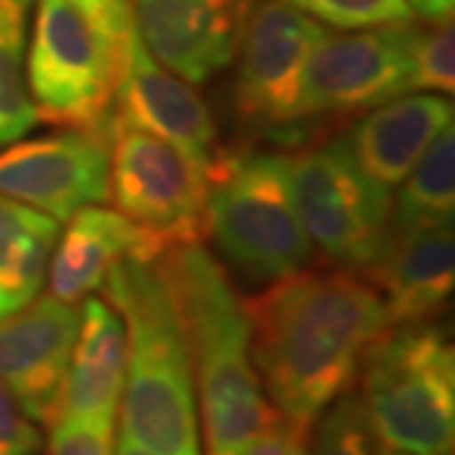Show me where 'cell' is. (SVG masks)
Listing matches in <instances>:
<instances>
[{
	"label": "cell",
	"instance_id": "5bb4252c",
	"mask_svg": "<svg viewBox=\"0 0 455 455\" xmlns=\"http://www.w3.org/2000/svg\"><path fill=\"white\" fill-rule=\"evenodd\" d=\"M147 51L190 84L212 79L235 56L245 0H130Z\"/></svg>",
	"mask_w": 455,
	"mask_h": 455
},
{
	"label": "cell",
	"instance_id": "cb8c5ba5",
	"mask_svg": "<svg viewBox=\"0 0 455 455\" xmlns=\"http://www.w3.org/2000/svg\"><path fill=\"white\" fill-rule=\"evenodd\" d=\"M453 20H433V26H418L412 49V92L453 94L455 68Z\"/></svg>",
	"mask_w": 455,
	"mask_h": 455
},
{
	"label": "cell",
	"instance_id": "5b68a950",
	"mask_svg": "<svg viewBox=\"0 0 455 455\" xmlns=\"http://www.w3.org/2000/svg\"><path fill=\"white\" fill-rule=\"evenodd\" d=\"M130 11V0H119L114 26L104 28L71 0H38L26 61L36 119L66 130H114L119 38Z\"/></svg>",
	"mask_w": 455,
	"mask_h": 455
},
{
	"label": "cell",
	"instance_id": "6da1fadb",
	"mask_svg": "<svg viewBox=\"0 0 455 455\" xmlns=\"http://www.w3.org/2000/svg\"><path fill=\"white\" fill-rule=\"evenodd\" d=\"M251 355L276 412L311 423L352 390L390 316L355 271H299L248 304Z\"/></svg>",
	"mask_w": 455,
	"mask_h": 455
},
{
	"label": "cell",
	"instance_id": "7402d4cb",
	"mask_svg": "<svg viewBox=\"0 0 455 455\" xmlns=\"http://www.w3.org/2000/svg\"><path fill=\"white\" fill-rule=\"evenodd\" d=\"M322 412L311 455H377V438L357 392H344Z\"/></svg>",
	"mask_w": 455,
	"mask_h": 455
},
{
	"label": "cell",
	"instance_id": "4dcf8cb0",
	"mask_svg": "<svg viewBox=\"0 0 455 455\" xmlns=\"http://www.w3.org/2000/svg\"><path fill=\"white\" fill-rule=\"evenodd\" d=\"M377 455H400V453H390V451H382V448L377 445Z\"/></svg>",
	"mask_w": 455,
	"mask_h": 455
},
{
	"label": "cell",
	"instance_id": "ffe728a7",
	"mask_svg": "<svg viewBox=\"0 0 455 455\" xmlns=\"http://www.w3.org/2000/svg\"><path fill=\"white\" fill-rule=\"evenodd\" d=\"M392 200L390 235L418 228L453 223L455 212V132L448 124L412 164Z\"/></svg>",
	"mask_w": 455,
	"mask_h": 455
},
{
	"label": "cell",
	"instance_id": "8fae6325",
	"mask_svg": "<svg viewBox=\"0 0 455 455\" xmlns=\"http://www.w3.org/2000/svg\"><path fill=\"white\" fill-rule=\"evenodd\" d=\"M119 122L140 127L180 149L211 182L226 157L208 104L196 89L164 68L142 44L134 16L119 38V84L114 99Z\"/></svg>",
	"mask_w": 455,
	"mask_h": 455
},
{
	"label": "cell",
	"instance_id": "8992f818",
	"mask_svg": "<svg viewBox=\"0 0 455 455\" xmlns=\"http://www.w3.org/2000/svg\"><path fill=\"white\" fill-rule=\"evenodd\" d=\"M208 233L251 278L274 283L304 271L314 243L293 205L291 157L226 152L211 180Z\"/></svg>",
	"mask_w": 455,
	"mask_h": 455
},
{
	"label": "cell",
	"instance_id": "52a82bcc",
	"mask_svg": "<svg viewBox=\"0 0 455 455\" xmlns=\"http://www.w3.org/2000/svg\"><path fill=\"white\" fill-rule=\"evenodd\" d=\"M291 196L311 243L334 263L367 274L385 253L392 193L359 170L344 140L293 155Z\"/></svg>",
	"mask_w": 455,
	"mask_h": 455
},
{
	"label": "cell",
	"instance_id": "9a60e30c",
	"mask_svg": "<svg viewBox=\"0 0 455 455\" xmlns=\"http://www.w3.org/2000/svg\"><path fill=\"white\" fill-rule=\"evenodd\" d=\"M367 276L382 296L392 326L427 322L453 293V223L390 235L385 253Z\"/></svg>",
	"mask_w": 455,
	"mask_h": 455
},
{
	"label": "cell",
	"instance_id": "f546056e",
	"mask_svg": "<svg viewBox=\"0 0 455 455\" xmlns=\"http://www.w3.org/2000/svg\"><path fill=\"white\" fill-rule=\"evenodd\" d=\"M114 455H155V453H149L147 448H142V445H137L134 440L122 435V438L116 440V445H114Z\"/></svg>",
	"mask_w": 455,
	"mask_h": 455
},
{
	"label": "cell",
	"instance_id": "2e32d148",
	"mask_svg": "<svg viewBox=\"0 0 455 455\" xmlns=\"http://www.w3.org/2000/svg\"><path fill=\"white\" fill-rule=\"evenodd\" d=\"M448 124H453L451 99L405 94L370 109L341 140L359 170L392 193Z\"/></svg>",
	"mask_w": 455,
	"mask_h": 455
},
{
	"label": "cell",
	"instance_id": "4316f807",
	"mask_svg": "<svg viewBox=\"0 0 455 455\" xmlns=\"http://www.w3.org/2000/svg\"><path fill=\"white\" fill-rule=\"evenodd\" d=\"M41 445L44 438L36 423L0 382V455H36Z\"/></svg>",
	"mask_w": 455,
	"mask_h": 455
},
{
	"label": "cell",
	"instance_id": "7a4b0ae2",
	"mask_svg": "<svg viewBox=\"0 0 455 455\" xmlns=\"http://www.w3.org/2000/svg\"><path fill=\"white\" fill-rule=\"evenodd\" d=\"M104 291L127 331L122 435L155 455H200L193 359L163 259L114 263Z\"/></svg>",
	"mask_w": 455,
	"mask_h": 455
},
{
	"label": "cell",
	"instance_id": "484cf974",
	"mask_svg": "<svg viewBox=\"0 0 455 455\" xmlns=\"http://www.w3.org/2000/svg\"><path fill=\"white\" fill-rule=\"evenodd\" d=\"M309 433L311 423L293 420L274 410L271 420L241 455H309Z\"/></svg>",
	"mask_w": 455,
	"mask_h": 455
},
{
	"label": "cell",
	"instance_id": "9c48e42d",
	"mask_svg": "<svg viewBox=\"0 0 455 455\" xmlns=\"http://www.w3.org/2000/svg\"><path fill=\"white\" fill-rule=\"evenodd\" d=\"M324 28L289 0H245L238 31L235 104L245 122L278 140L299 137L304 71Z\"/></svg>",
	"mask_w": 455,
	"mask_h": 455
},
{
	"label": "cell",
	"instance_id": "f1b7e54d",
	"mask_svg": "<svg viewBox=\"0 0 455 455\" xmlns=\"http://www.w3.org/2000/svg\"><path fill=\"white\" fill-rule=\"evenodd\" d=\"M412 13L427 20H451L455 0H405Z\"/></svg>",
	"mask_w": 455,
	"mask_h": 455
},
{
	"label": "cell",
	"instance_id": "4fadbf2b",
	"mask_svg": "<svg viewBox=\"0 0 455 455\" xmlns=\"http://www.w3.org/2000/svg\"><path fill=\"white\" fill-rule=\"evenodd\" d=\"M79 319L82 311L56 296L0 319V382L33 423L51 427L61 415Z\"/></svg>",
	"mask_w": 455,
	"mask_h": 455
},
{
	"label": "cell",
	"instance_id": "30bf717a",
	"mask_svg": "<svg viewBox=\"0 0 455 455\" xmlns=\"http://www.w3.org/2000/svg\"><path fill=\"white\" fill-rule=\"evenodd\" d=\"M415 36V20L341 36L324 33L304 71L307 122L370 112L410 94Z\"/></svg>",
	"mask_w": 455,
	"mask_h": 455
},
{
	"label": "cell",
	"instance_id": "603a6c76",
	"mask_svg": "<svg viewBox=\"0 0 455 455\" xmlns=\"http://www.w3.org/2000/svg\"><path fill=\"white\" fill-rule=\"evenodd\" d=\"M301 13L341 31H364L415 20L405 0H289Z\"/></svg>",
	"mask_w": 455,
	"mask_h": 455
},
{
	"label": "cell",
	"instance_id": "83f0119b",
	"mask_svg": "<svg viewBox=\"0 0 455 455\" xmlns=\"http://www.w3.org/2000/svg\"><path fill=\"white\" fill-rule=\"evenodd\" d=\"M84 16H89L94 23L109 28L116 20V11H119V0H71Z\"/></svg>",
	"mask_w": 455,
	"mask_h": 455
},
{
	"label": "cell",
	"instance_id": "ba28073f",
	"mask_svg": "<svg viewBox=\"0 0 455 455\" xmlns=\"http://www.w3.org/2000/svg\"><path fill=\"white\" fill-rule=\"evenodd\" d=\"M208 193L205 172L180 149L114 116L109 197L160 259L180 245L200 243L208 230Z\"/></svg>",
	"mask_w": 455,
	"mask_h": 455
},
{
	"label": "cell",
	"instance_id": "d6986e66",
	"mask_svg": "<svg viewBox=\"0 0 455 455\" xmlns=\"http://www.w3.org/2000/svg\"><path fill=\"white\" fill-rule=\"evenodd\" d=\"M59 230L46 212L0 196V319L38 299Z\"/></svg>",
	"mask_w": 455,
	"mask_h": 455
},
{
	"label": "cell",
	"instance_id": "7c38bea8",
	"mask_svg": "<svg viewBox=\"0 0 455 455\" xmlns=\"http://www.w3.org/2000/svg\"><path fill=\"white\" fill-rule=\"evenodd\" d=\"M114 130H64L0 152V196L68 220L109 200Z\"/></svg>",
	"mask_w": 455,
	"mask_h": 455
},
{
	"label": "cell",
	"instance_id": "d4e9b609",
	"mask_svg": "<svg viewBox=\"0 0 455 455\" xmlns=\"http://www.w3.org/2000/svg\"><path fill=\"white\" fill-rule=\"evenodd\" d=\"M112 420L59 418L51 425V455H114Z\"/></svg>",
	"mask_w": 455,
	"mask_h": 455
},
{
	"label": "cell",
	"instance_id": "3957f363",
	"mask_svg": "<svg viewBox=\"0 0 455 455\" xmlns=\"http://www.w3.org/2000/svg\"><path fill=\"white\" fill-rule=\"evenodd\" d=\"M197 374L208 455H241L271 420L251 355V319L220 263L200 243L163 256Z\"/></svg>",
	"mask_w": 455,
	"mask_h": 455
},
{
	"label": "cell",
	"instance_id": "277c9868",
	"mask_svg": "<svg viewBox=\"0 0 455 455\" xmlns=\"http://www.w3.org/2000/svg\"><path fill=\"white\" fill-rule=\"evenodd\" d=\"M362 403L382 451L451 455L455 435V355L443 329L397 324L362 367Z\"/></svg>",
	"mask_w": 455,
	"mask_h": 455
},
{
	"label": "cell",
	"instance_id": "ac0fdd59",
	"mask_svg": "<svg viewBox=\"0 0 455 455\" xmlns=\"http://www.w3.org/2000/svg\"><path fill=\"white\" fill-rule=\"evenodd\" d=\"M127 370V331L112 304L86 296L59 418L112 420Z\"/></svg>",
	"mask_w": 455,
	"mask_h": 455
},
{
	"label": "cell",
	"instance_id": "e0dca14e",
	"mask_svg": "<svg viewBox=\"0 0 455 455\" xmlns=\"http://www.w3.org/2000/svg\"><path fill=\"white\" fill-rule=\"evenodd\" d=\"M127 256L160 260L145 233L122 212L97 205L76 211L51 253V296L66 304L82 301L101 289L109 268Z\"/></svg>",
	"mask_w": 455,
	"mask_h": 455
},
{
	"label": "cell",
	"instance_id": "44dd1931",
	"mask_svg": "<svg viewBox=\"0 0 455 455\" xmlns=\"http://www.w3.org/2000/svg\"><path fill=\"white\" fill-rule=\"evenodd\" d=\"M33 0H0V147L38 122L26 86V46Z\"/></svg>",
	"mask_w": 455,
	"mask_h": 455
}]
</instances>
